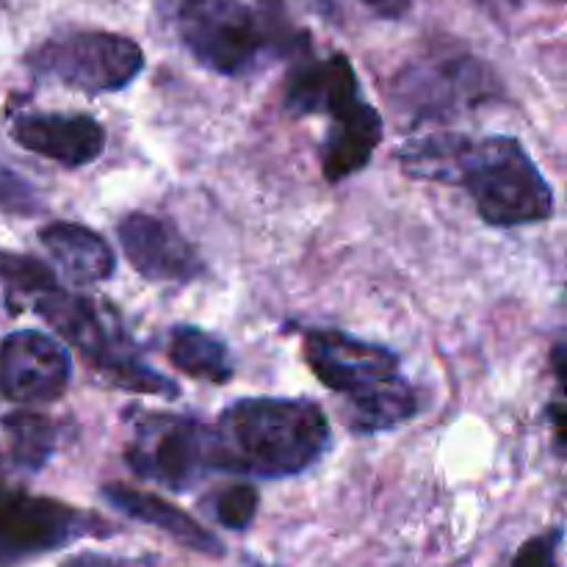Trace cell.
<instances>
[{
	"label": "cell",
	"instance_id": "cell-1",
	"mask_svg": "<svg viewBox=\"0 0 567 567\" xmlns=\"http://www.w3.org/2000/svg\"><path fill=\"white\" fill-rule=\"evenodd\" d=\"M214 432L219 471L264 480L302 474L330 446V421L308 399H238Z\"/></svg>",
	"mask_w": 567,
	"mask_h": 567
},
{
	"label": "cell",
	"instance_id": "cell-2",
	"mask_svg": "<svg viewBox=\"0 0 567 567\" xmlns=\"http://www.w3.org/2000/svg\"><path fill=\"white\" fill-rule=\"evenodd\" d=\"M302 352L316 380L347 396L352 430L377 435L419 413V393L399 374V358L388 347L341 330H308Z\"/></svg>",
	"mask_w": 567,
	"mask_h": 567
},
{
	"label": "cell",
	"instance_id": "cell-3",
	"mask_svg": "<svg viewBox=\"0 0 567 567\" xmlns=\"http://www.w3.org/2000/svg\"><path fill=\"white\" fill-rule=\"evenodd\" d=\"M286 111L293 116L327 114L330 131L321 144V172L330 183L358 175L382 142V116L360 92L347 55L302 59L286 83Z\"/></svg>",
	"mask_w": 567,
	"mask_h": 567
},
{
	"label": "cell",
	"instance_id": "cell-4",
	"mask_svg": "<svg viewBox=\"0 0 567 567\" xmlns=\"http://www.w3.org/2000/svg\"><path fill=\"white\" fill-rule=\"evenodd\" d=\"M449 186L468 188L493 227L535 225L554 214V192L524 144L513 136H460Z\"/></svg>",
	"mask_w": 567,
	"mask_h": 567
},
{
	"label": "cell",
	"instance_id": "cell-5",
	"mask_svg": "<svg viewBox=\"0 0 567 567\" xmlns=\"http://www.w3.org/2000/svg\"><path fill=\"white\" fill-rule=\"evenodd\" d=\"M175 22L183 48L225 78L252 72L277 44L269 22L241 0H183Z\"/></svg>",
	"mask_w": 567,
	"mask_h": 567
},
{
	"label": "cell",
	"instance_id": "cell-6",
	"mask_svg": "<svg viewBox=\"0 0 567 567\" xmlns=\"http://www.w3.org/2000/svg\"><path fill=\"white\" fill-rule=\"evenodd\" d=\"M125 463L142 480L188 491L210 471H219V441L210 426L188 415L136 413Z\"/></svg>",
	"mask_w": 567,
	"mask_h": 567
},
{
	"label": "cell",
	"instance_id": "cell-7",
	"mask_svg": "<svg viewBox=\"0 0 567 567\" xmlns=\"http://www.w3.org/2000/svg\"><path fill=\"white\" fill-rule=\"evenodd\" d=\"M33 75L83 94L120 92L144 70V53L131 37L111 31H70L44 39L28 53Z\"/></svg>",
	"mask_w": 567,
	"mask_h": 567
},
{
	"label": "cell",
	"instance_id": "cell-8",
	"mask_svg": "<svg viewBox=\"0 0 567 567\" xmlns=\"http://www.w3.org/2000/svg\"><path fill=\"white\" fill-rule=\"evenodd\" d=\"M393 103L408 122L452 120L498 94L493 72L463 50L432 53L413 61L391 86Z\"/></svg>",
	"mask_w": 567,
	"mask_h": 567
},
{
	"label": "cell",
	"instance_id": "cell-9",
	"mask_svg": "<svg viewBox=\"0 0 567 567\" xmlns=\"http://www.w3.org/2000/svg\"><path fill=\"white\" fill-rule=\"evenodd\" d=\"M100 524L92 513L53 502V498L28 496L11 491L0 482V548L9 554L53 551L86 535H100Z\"/></svg>",
	"mask_w": 567,
	"mask_h": 567
},
{
	"label": "cell",
	"instance_id": "cell-10",
	"mask_svg": "<svg viewBox=\"0 0 567 567\" xmlns=\"http://www.w3.org/2000/svg\"><path fill=\"white\" fill-rule=\"evenodd\" d=\"M72 360L64 343L39 330L0 341V393L17 404H50L70 388Z\"/></svg>",
	"mask_w": 567,
	"mask_h": 567
},
{
	"label": "cell",
	"instance_id": "cell-11",
	"mask_svg": "<svg viewBox=\"0 0 567 567\" xmlns=\"http://www.w3.org/2000/svg\"><path fill=\"white\" fill-rule=\"evenodd\" d=\"M127 264L150 282H192L205 271L197 249L175 221L153 214H127L116 225Z\"/></svg>",
	"mask_w": 567,
	"mask_h": 567
},
{
	"label": "cell",
	"instance_id": "cell-12",
	"mask_svg": "<svg viewBox=\"0 0 567 567\" xmlns=\"http://www.w3.org/2000/svg\"><path fill=\"white\" fill-rule=\"evenodd\" d=\"M11 138L66 169L94 164L105 150V127L86 114H20L11 122Z\"/></svg>",
	"mask_w": 567,
	"mask_h": 567
},
{
	"label": "cell",
	"instance_id": "cell-13",
	"mask_svg": "<svg viewBox=\"0 0 567 567\" xmlns=\"http://www.w3.org/2000/svg\"><path fill=\"white\" fill-rule=\"evenodd\" d=\"M103 498L114 509L125 513L127 518L142 520V524L166 532L172 540L192 548V551L208 554V557H221L225 554V546L205 526H199L192 515L183 513L181 507L169 504L166 498L144 491H133L127 485H105Z\"/></svg>",
	"mask_w": 567,
	"mask_h": 567
},
{
	"label": "cell",
	"instance_id": "cell-14",
	"mask_svg": "<svg viewBox=\"0 0 567 567\" xmlns=\"http://www.w3.org/2000/svg\"><path fill=\"white\" fill-rule=\"evenodd\" d=\"M50 258L75 282H103L116 271L114 249L100 233L78 221H53L39 233Z\"/></svg>",
	"mask_w": 567,
	"mask_h": 567
},
{
	"label": "cell",
	"instance_id": "cell-15",
	"mask_svg": "<svg viewBox=\"0 0 567 567\" xmlns=\"http://www.w3.org/2000/svg\"><path fill=\"white\" fill-rule=\"evenodd\" d=\"M169 363L183 374L210 385H225L233 380V360L225 343L203 327L181 324L169 332Z\"/></svg>",
	"mask_w": 567,
	"mask_h": 567
},
{
	"label": "cell",
	"instance_id": "cell-16",
	"mask_svg": "<svg viewBox=\"0 0 567 567\" xmlns=\"http://www.w3.org/2000/svg\"><path fill=\"white\" fill-rule=\"evenodd\" d=\"M0 424L9 437V452L17 468L37 474L48 465L59 446V426L48 415L33 413V410H17V413L6 415Z\"/></svg>",
	"mask_w": 567,
	"mask_h": 567
},
{
	"label": "cell",
	"instance_id": "cell-17",
	"mask_svg": "<svg viewBox=\"0 0 567 567\" xmlns=\"http://www.w3.org/2000/svg\"><path fill=\"white\" fill-rule=\"evenodd\" d=\"M0 286L6 288V302L14 308L20 302H31L37 293L59 286L53 269L31 255L0 252Z\"/></svg>",
	"mask_w": 567,
	"mask_h": 567
},
{
	"label": "cell",
	"instance_id": "cell-18",
	"mask_svg": "<svg viewBox=\"0 0 567 567\" xmlns=\"http://www.w3.org/2000/svg\"><path fill=\"white\" fill-rule=\"evenodd\" d=\"M258 491L252 485H230L216 496L214 515L225 529L244 532L258 513Z\"/></svg>",
	"mask_w": 567,
	"mask_h": 567
},
{
	"label": "cell",
	"instance_id": "cell-19",
	"mask_svg": "<svg viewBox=\"0 0 567 567\" xmlns=\"http://www.w3.org/2000/svg\"><path fill=\"white\" fill-rule=\"evenodd\" d=\"M0 208L11 210V214L31 216L37 214L39 197L20 175H14L11 169L0 166Z\"/></svg>",
	"mask_w": 567,
	"mask_h": 567
},
{
	"label": "cell",
	"instance_id": "cell-20",
	"mask_svg": "<svg viewBox=\"0 0 567 567\" xmlns=\"http://www.w3.org/2000/svg\"><path fill=\"white\" fill-rule=\"evenodd\" d=\"M559 546H563V529L557 526V529L537 535L535 540L520 546V551L515 554L509 567H559Z\"/></svg>",
	"mask_w": 567,
	"mask_h": 567
},
{
	"label": "cell",
	"instance_id": "cell-21",
	"mask_svg": "<svg viewBox=\"0 0 567 567\" xmlns=\"http://www.w3.org/2000/svg\"><path fill=\"white\" fill-rule=\"evenodd\" d=\"M61 567H138L133 565L131 559H122V557H105V554H92V551H83L70 557L66 563H61Z\"/></svg>",
	"mask_w": 567,
	"mask_h": 567
},
{
	"label": "cell",
	"instance_id": "cell-22",
	"mask_svg": "<svg viewBox=\"0 0 567 567\" xmlns=\"http://www.w3.org/2000/svg\"><path fill=\"white\" fill-rule=\"evenodd\" d=\"M360 3H363L365 9L374 11L377 17H385V20H399V17L410 9V3H413V0H360Z\"/></svg>",
	"mask_w": 567,
	"mask_h": 567
},
{
	"label": "cell",
	"instance_id": "cell-23",
	"mask_svg": "<svg viewBox=\"0 0 567 567\" xmlns=\"http://www.w3.org/2000/svg\"><path fill=\"white\" fill-rule=\"evenodd\" d=\"M480 3L491 6V9H498V11H509V9H520L526 0H480Z\"/></svg>",
	"mask_w": 567,
	"mask_h": 567
},
{
	"label": "cell",
	"instance_id": "cell-24",
	"mask_svg": "<svg viewBox=\"0 0 567 567\" xmlns=\"http://www.w3.org/2000/svg\"><path fill=\"white\" fill-rule=\"evenodd\" d=\"M305 3L316 6V9H330V6H336V0H305Z\"/></svg>",
	"mask_w": 567,
	"mask_h": 567
}]
</instances>
